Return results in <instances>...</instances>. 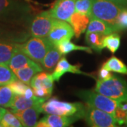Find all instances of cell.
Listing matches in <instances>:
<instances>
[{
	"instance_id": "1",
	"label": "cell",
	"mask_w": 127,
	"mask_h": 127,
	"mask_svg": "<svg viewBox=\"0 0 127 127\" xmlns=\"http://www.w3.org/2000/svg\"><path fill=\"white\" fill-rule=\"evenodd\" d=\"M31 11L18 0H0V23L31 26Z\"/></svg>"
},
{
	"instance_id": "2",
	"label": "cell",
	"mask_w": 127,
	"mask_h": 127,
	"mask_svg": "<svg viewBox=\"0 0 127 127\" xmlns=\"http://www.w3.org/2000/svg\"><path fill=\"white\" fill-rule=\"evenodd\" d=\"M86 107L81 102H68L59 100L57 97H52L45 101L41 107L42 112L62 116H76L83 118Z\"/></svg>"
},
{
	"instance_id": "3",
	"label": "cell",
	"mask_w": 127,
	"mask_h": 127,
	"mask_svg": "<svg viewBox=\"0 0 127 127\" xmlns=\"http://www.w3.org/2000/svg\"><path fill=\"white\" fill-rule=\"evenodd\" d=\"M95 91L117 101H127V82L117 75L107 80L97 79Z\"/></svg>"
},
{
	"instance_id": "4",
	"label": "cell",
	"mask_w": 127,
	"mask_h": 127,
	"mask_svg": "<svg viewBox=\"0 0 127 127\" xmlns=\"http://www.w3.org/2000/svg\"><path fill=\"white\" fill-rule=\"evenodd\" d=\"M124 9V7L118 6L109 0H92L91 17L106 21L117 28L119 31L117 20L119 14Z\"/></svg>"
},
{
	"instance_id": "5",
	"label": "cell",
	"mask_w": 127,
	"mask_h": 127,
	"mask_svg": "<svg viewBox=\"0 0 127 127\" xmlns=\"http://www.w3.org/2000/svg\"><path fill=\"white\" fill-rule=\"evenodd\" d=\"M76 95L85 102L87 106L102 110L114 116L118 101L102 95L95 91L90 90L78 91L76 93Z\"/></svg>"
},
{
	"instance_id": "6",
	"label": "cell",
	"mask_w": 127,
	"mask_h": 127,
	"mask_svg": "<svg viewBox=\"0 0 127 127\" xmlns=\"http://www.w3.org/2000/svg\"><path fill=\"white\" fill-rule=\"evenodd\" d=\"M52 45L47 37H32L26 42L19 44V50L35 62L42 64L45 56Z\"/></svg>"
},
{
	"instance_id": "7",
	"label": "cell",
	"mask_w": 127,
	"mask_h": 127,
	"mask_svg": "<svg viewBox=\"0 0 127 127\" xmlns=\"http://www.w3.org/2000/svg\"><path fill=\"white\" fill-rule=\"evenodd\" d=\"M83 119H84L88 126L92 127H114L117 126L116 119L113 114L87 105Z\"/></svg>"
},
{
	"instance_id": "8",
	"label": "cell",
	"mask_w": 127,
	"mask_h": 127,
	"mask_svg": "<svg viewBox=\"0 0 127 127\" xmlns=\"http://www.w3.org/2000/svg\"><path fill=\"white\" fill-rule=\"evenodd\" d=\"M56 18H53L50 11H42L32 18L30 31L32 37H47L51 31Z\"/></svg>"
},
{
	"instance_id": "9",
	"label": "cell",
	"mask_w": 127,
	"mask_h": 127,
	"mask_svg": "<svg viewBox=\"0 0 127 127\" xmlns=\"http://www.w3.org/2000/svg\"><path fill=\"white\" fill-rule=\"evenodd\" d=\"M73 36L74 32L70 23L56 19L47 37L54 45L57 46L61 42L71 40Z\"/></svg>"
},
{
	"instance_id": "10",
	"label": "cell",
	"mask_w": 127,
	"mask_h": 127,
	"mask_svg": "<svg viewBox=\"0 0 127 127\" xmlns=\"http://www.w3.org/2000/svg\"><path fill=\"white\" fill-rule=\"evenodd\" d=\"M76 0H57L52 9L49 10L51 16L56 19L69 22L73 14L75 12Z\"/></svg>"
},
{
	"instance_id": "11",
	"label": "cell",
	"mask_w": 127,
	"mask_h": 127,
	"mask_svg": "<svg viewBox=\"0 0 127 127\" xmlns=\"http://www.w3.org/2000/svg\"><path fill=\"white\" fill-rule=\"evenodd\" d=\"M80 119L76 116H62L47 114V115L37 122V127H70L73 123Z\"/></svg>"
},
{
	"instance_id": "12",
	"label": "cell",
	"mask_w": 127,
	"mask_h": 127,
	"mask_svg": "<svg viewBox=\"0 0 127 127\" xmlns=\"http://www.w3.org/2000/svg\"><path fill=\"white\" fill-rule=\"evenodd\" d=\"M41 104H37L22 111H12L21 122L23 127H36L40 114L42 112Z\"/></svg>"
},
{
	"instance_id": "13",
	"label": "cell",
	"mask_w": 127,
	"mask_h": 127,
	"mask_svg": "<svg viewBox=\"0 0 127 127\" xmlns=\"http://www.w3.org/2000/svg\"><path fill=\"white\" fill-rule=\"evenodd\" d=\"M81 65H72L69 63L68 60L65 57H62L59 59L58 63L57 64L56 67L55 68L54 72L52 73V76L53 78L54 81L59 82L60 78L63 76L66 73H71L76 74H82V75H86L91 76L90 74H88L86 73L83 72L80 69Z\"/></svg>"
},
{
	"instance_id": "14",
	"label": "cell",
	"mask_w": 127,
	"mask_h": 127,
	"mask_svg": "<svg viewBox=\"0 0 127 127\" xmlns=\"http://www.w3.org/2000/svg\"><path fill=\"white\" fill-rule=\"evenodd\" d=\"M90 20V16L78 12H74L71 16L68 23L71 26L74 32V35L77 38L86 31Z\"/></svg>"
},
{
	"instance_id": "15",
	"label": "cell",
	"mask_w": 127,
	"mask_h": 127,
	"mask_svg": "<svg viewBox=\"0 0 127 127\" xmlns=\"http://www.w3.org/2000/svg\"><path fill=\"white\" fill-rule=\"evenodd\" d=\"M118 28L110 23L100 20L99 18L91 17L89 24L87 28L88 32H98L104 35L111 34L114 32L118 31Z\"/></svg>"
},
{
	"instance_id": "16",
	"label": "cell",
	"mask_w": 127,
	"mask_h": 127,
	"mask_svg": "<svg viewBox=\"0 0 127 127\" xmlns=\"http://www.w3.org/2000/svg\"><path fill=\"white\" fill-rule=\"evenodd\" d=\"M47 98L33 97L32 98H27L23 95H15L13 104L11 108L12 111H22L31 107L32 106L42 104Z\"/></svg>"
},
{
	"instance_id": "17",
	"label": "cell",
	"mask_w": 127,
	"mask_h": 127,
	"mask_svg": "<svg viewBox=\"0 0 127 127\" xmlns=\"http://www.w3.org/2000/svg\"><path fill=\"white\" fill-rule=\"evenodd\" d=\"M30 86L32 88H45L50 93H52L54 80L50 73L40 72L32 78Z\"/></svg>"
},
{
	"instance_id": "18",
	"label": "cell",
	"mask_w": 127,
	"mask_h": 127,
	"mask_svg": "<svg viewBox=\"0 0 127 127\" xmlns=\"http://www.w3.org/2000/svg\"><path fill=\"white\" fill-rule=\"evenodd\" d=\"M19 50V44L0 39V64H9L14 55Z\"/></svg>"
},
{
	"instance_id": "19",
	"label": "cell",
	"mask_w": 127,
	"mask_h": 127,
	"mask_svg": "<svg viewBox=\"0 0 127 127\" xmlns=\"http://www.w3.org/2000/svg\"><path fill=\"white\" fill-rule=\"evenodd\" d=\"M42 70L43 68L39 65V64H35V65L18 69L16 71H14V72L18 80L25 83L27 85H30L32 78L37 73L42 72Z\"/></svg>"
},
{
	"instance_id": "20",
	"label": "cell",
	"mask_w": 127,
	"mask_h": 127,
	"mask_svg": "<svg viewBox=\"0 0 127 127\" xmlns=\"http://www.w3.org/2000/svg\"><path fill=\"white\" fill-rule=\"evenodd\" d=\"M62 54L59 49L54 45L51 46L42 61V66L45 70L51 71L55 68L59 59L62 58Z\"/></svg>"
},
{
	"instance_id": "21",
	"label": "cell",
	"mask_w": 127,
	"mask_h": 127,
	"mask_svg": "<svg viewBox=\"0 0 127 127\" xmlns=\"http://www.w3.org/2000/svg\"><path fill=\"white\" fill-rule=\"evenodd\" d=\"M35 64L37 63L35 62L33 60H32L31 58H29L28 56L23 54L21 51H18L11 57L8 65L11 68V70L14 71L20 68L35 65Z\"/></svg>"
},
{
	"instance_id": "22",
	"label": "cell",
	"mask_w": 127,
	"mask_h": 127,
	"mask_svg": "<svg viewBox=\"0 0 127 127\" xmlns=\"http://www.w3.org/2000/svg\"><path fill=\"white\" fill-rule=\"evenodd\" d=\"M104 35L98 32H88L86 34V42L92 50L100 52L104 49Z\"/></svg>"
},
{
	"instance_id": "23",
	"label": "cell",
	"mask_w": 127,
	"mask_h": 127,
	"mask_svg": "<svg viewBox=\"0 0 127 127\" xmlns=\"http://www.w3.org/2000/svg\"><path fill=\"white\" fill-rule=\"evenodd\" d=\"M102 67L109 70V71L119 73L122 74H127V66L122 61L116 57H112L104 62Z\"/></svg>"
},
{
	"instance_id": "24",
	"label": "cell",
	"mask_w": 127,
	"mask_h": 127,
	"mask_svg": "<svg viewBox=\"0 0 127 127\" xmlns=\"http://www.w3.org/2000/svg\"><path fill=\"white\" fill-rule=\"evenodd\" d=\"M56 47L59 49L60 52L62 55H67L68 53L71 52L73 51H75V50L84 51V52H86L88 53H92V49L90 47L76 45V44L71 42L70 40L61 42Z\"/></svg>"
},
{
	"instance_id": "25",
	"label": "cell",
	"mask_w": 127,
	"mask_h": 127,
	"mask_svg": "<svg viewBox=\"0 0 127 127\" xmlns=\"http://www.w3.org/2000/svg\"><path fill=\"white\" fill-rule=\"evenodd\" d=\"M17 80V77L8 64H0V86H8Z\"/></svg>"
},
{
	"instance_id": "26",
	"label": "cell",
	"mask_w": 127,
	"mask_h": 127,
	"mask_svg": "<svg viewBox=\"0 0 127 127\" xmlns=\"http://www.w3.org/2000/svg\"><path fill=\"white\" fill-rule=\"evenodd\" d=\"M15 95L9 86H0V107H11Z\"/></svg>"
},
{
	"instance_id": "27",
	"label": "cell",
	"mask_w": 127,
	"mask_h": 127,
	"mask_svg": "<svg viewBox=\"0 0 127 127\" xmlns=\"http://www.w3.org/2000/svg\"><path fill=\"white\" fill-rule=\"evenodd\" d=\"M103 44H104V47L107 48L112 53H114L119 48L120 36L117 33H114V32L107 35L104 36Z\"/></svg>"
},
{
	"instance_id": "28",
	"label": "cell",
	"mask_w": 127,
	"mask_h": 127,
	"mask_svg": "<svg viewBox=\"0 0 127 127\" xmlns=\"http://www.w3.org/2000/svg\"><path fill=\"white\" fill-rule=\"evenodd\" d=\"M2 126L4 127H21L23 124L18 117L12 112L7 111L1 120Z\"/></svg>"
},
{
	"instance_id": "29",
	"label": "cell",
	"mask_w": 127,
	"mask_h": 127,
	"mask_svg": "<svg viewBox=\"0 0 127 127\" xmlns=\"http://www.w3.org/2000/svg\"><path fill=\"white\" fill-rule=\"evenodd\" d=\"M92 9V0H76L75 12L85 14L91 17Z\"/></svg>"
},
{
	"instance_id": "30",
	"label": "cell",
	"mask_w": 127,
	"mask_h": 127,
	"mask_svg": "<svg viewBox=\"0 0 127 127\" xmlns=\"http://www.w3.org/2000/svg\"><path fill=\"white\" fill-rule=\"evenodd\" d=\"M8 86L16 95H23L28 87V85L18 79L11 83Z\"/></svg>"
},
{
	"instance_id": "31",
	"label": "cell",
	"mask_w": 127,
	"mask_h": 127,
	"mask_svg": "<svg viewBox=\"0 0 127 127\" xmlns=\"http://www.w3.org/2000/svg\"><path fill=\"white\" fill-rule=\"evenodd\" d=\"M114 117L116 119L117 124H119V125H122L124 124H126L127 112L117 107L116 110H115V112H114Z\"/></svg>"
},
{
	"instance_id": "32",
	"label": "cell",
	"mask_w": 127,
	"mask_h": 127,
	"mask_svg": "<svg viewBox=\"0 0 127 127\" xmlns=\"http://www.w3.org/2000/svg\"><path fill=\"white\" fill-rule=\"evenodd\" d=\"M117 25L119 30L127 28V10L124 9L122 11L117 17Z\"/></svg>"
},
{
	"instance_id": "33",
	"label": "cell",
	"mask_w": 127,
	"mask_h": 127,
	"mask_svg": "<svg viewBox=\"0 0 127 127\" xmlns=\"http://www.w3.org/2000/svg\"><path fill=\"white\" fill-rule=\"evenodd\" d=\"M34 95L38 97H44V98H48L50 97L52 93H50L48 91H47L45 88H32Z\"/></svg>"
},
{
	"instance_id": "34",
	"label": "cell",
	"mask_w": 127,
	"mask_h": 127,
	"mask_svg": "<svg viewBox=\"0 0 127 127\" xmlns=\"http://www.w3.org/2000/svg\"><path fill=\"white\" fill-rule=\"evenodd\" d=\"M112 76V74L110 73L109 70L106 69V68H100L99 73H98V79L100 80H107L109 79V78H111Z\"/></svg>"
},
{
	"instance_id": "35",
	"label": "cell",
	"mask_w": 127,
	"mask_h": 127,
	"mask_svg": "<svg viewBox=\"0 0 127 127\" xmlns=\"http://www.w3.org/2000/svg\"><path fill=\"white\" fill-rule=\"evenodd\" d=\"M24 97H27V98H32L33 97H35V95H34V92H33V89L31 88L30 87H28V88L26 89V91L25 92L24 95H23Z\"/></svg>"
},
{
	"instance_id": "36",
	"label": "cell",
	"mask_w": 127,
	"mask_h": 127,
	"mask_svg": "<svg viewBox=\"0 0 127 127\" xmlns=\"http://www.w3.org/2000/svg\"><path fill=\"white\" fill-rule=\"evenodd\" d=\"M109 1L122 7H124L127 5V0H109Z\"/></svg>"
},
{
	"instance_id": "37",
	"label": "cell",
	"mask_w": 127,
	"mask_h": 127,
	"mask_svg": "<svg viewBox=\"0 0 127 127\" xmlns=\"http://www.w3.org/2000/svg\"><path fill=\"white\" fill-rule=\"evenodd\" d=\"M6 110L4 108H3L2 107H0V122L3 117V116L4 115V114L6 113Z\"/></svg>"
},
{
	"instance_id": "38",
	"label": "cell",
	"mask_w": 127,
	"mask_h": 127,
	"mask_svg": "<svg viewBox=\"0 0 127 127\" xmlns=\"http://www.w3.org/2000/svg\"><path fill=\"white\" fill-rule=\"evenodd\" d=\"M3 126H2V124H1V122H0V127H2Z\"/></svg>"
},
{
	"instance_id": "39",
	"label": "cell",
	"mask_w": 127,
	"mask_h": 127,
	"mask_svg": "<svg viewBox=\"0 0 127 127\" xmlns=\"http://www.w3.org/2000/svg\"><path fill=\"white\" fill-rule=\"evenodd\" d=\"M25 1H29L30 0H25Z\"/></svg>"
},
{
	"instance_id": "40",
	"label": "cell",
	"mask_w": 127,
	"mask_h": 127,
	"mask_svg": "<svg viewBox=\"0 0 127 127\" xmlns=\"http://www.w3.org/2000/svg\"><path fill=\"white\" fill-rule=\"evenodd\" d=\"M126 124H127V122H126Z\"/></svg>"
}]
</instances>
